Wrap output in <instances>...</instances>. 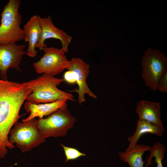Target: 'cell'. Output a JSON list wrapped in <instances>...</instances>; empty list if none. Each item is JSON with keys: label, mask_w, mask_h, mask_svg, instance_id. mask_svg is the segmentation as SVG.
Listing matches in <instances>:
<instances>
[{"label": "cell", "mask_w": 167, "mask_h": 167, "mask_svg": "<svg viewBox=\"0 0 167 167\" xmlns=\"http://www.w3.org/2000/svg\"><path fill=\"white\" fill-rule=\"evenodd\" d=\"M32 92L22 83L0 79V161L15 146L9 142L8 135L15 123L25 113L19 114L27 96Z\"/></svg>", "instance_id": "1"}, {"label": "cell", "mask_w": 167, "mask_h": 167, "mask_svg": "<svg viewBox=\"0 0 167 167\" xmlns=\"http://www.w3.org/2000/svg\"><path fill=\"white\" fill-rule=\"evenodd\" d=\"M64 81L63 79L44 74L35 79L24 82L32 91L25 100L35 104L51 103L61 99L76 102L72 94L57 88Z\"/></svg>", "instance_id": "2"}, {"label": "cell", "mask_w": 167, "mask_h": 167, "mask_svg": "<svg viewBox=\"0 0 167 167\" xmlns=\"http://www.w3.org/2000/svg\"><path fill=\"white\" fill-rule=\"evenodd\" d=\"M20 0H10L1 14L0 44L16 43L24 40V32L20 27L22 16L19 12Z\"/></svg>", "instance_id": "3"}, {"label": "cell", "mask_w": 167, "mask_h": 167, "mask_svg": "<svg viewBox=\"0 0 167 167\" xmlns=\"http://www.w3.org/2000/svg\"><path fill=\"white\" fill-rule=\"evenodd\" d=\"M141 77L146 87L151 90H157L158 81L167 71V58L159 50L148 48L141 62Z\"/></svg>", "instance_id": "4"}, {"label": "cell", "mask_w": 167, "mask_h": 167, "mask_svg": "<svg viewBox=\"0 0 167 167\" xmlns=\"http://www.w3.org/2000/svg\"><path fill=\"white\" fill-rule=\"evenodd\" d=\"M76 121L67 108V106L59 109L46 118L37 120V127L45 139L49 137H63L68 130L73 128Z\"/></svg>", "instance_id": "5"}, {"label": "cell", "mask_w": 167, "mask_h": 167, "mask_svg": "<svg viewBox=\"0 0 167 167\" xmlns=\"http://www.w3.org/2000/svg\"><path fill=\"white\" fill-rule=\"evenodd\" d=\"M9 134V142L15 143L23 153L30 151L45 141L37 127V120L34 118L23 123L18 121L14 125Z\"/></svg>", "instance_id": "6"}, {"label": "cell", "mask_w": 167, "mask_h": 167, "mask_svg": "<svg viewBox=\"0 0 167 167\" xmlns=\"http://www.w3.org/2000/svg\"><path fill=\"white\" fill-rule=\"evenodd\" d=\"M70 61V64L66 69L67 71L64 73L63 79L64 81L69 84L76 83L78 88L69 92L78 93L80 105L86 101L84 96L85 94L96 99V96L90 89L86 82L89 73V65L79 58L74 57Z\"/></svg>", "instance_id": "7"}, {"label": "cell", "mask_w": 167, "mask_h": 167, "mask_svg": "<svg viewBox=\"0 0 167 167\" xmlns=\"http://www.w3.org/2000/svg\"><path fill=\"white\" fill-rule=\"evenodd\" d=\"M44 54L38 61L34 63L33 67L38 74H45L53 76L58 75L66 69L71 63L63 49L46 46Z\"/></svg>", "instance_id": "8"}, {"label": "cell", "mask_w": 167, "mask_h": 167, "mask_svg": "<svg viewBox=\"0 0 167 167\" xmlns=\"http://www.w3.org/2000/svg\"><path fill=\"white\" fill-rule=\"evenodd\" d=\"M24 44L16 43L0 44V76L2 79L6 80L7 71L10 68H15L21 71L19 65L22 57L26 54Z\"/></svg>", "instance_id": "9"}, {"label": "cell", "mask_w": 167, "mask_h": 167, "mask_svg": "<svg viewBox=\"0 0 167 167\" xmlns=\"http://www.w3.org/2000/svg\"><path fill=\"white\" fill-rule=\"evenodd\" d=\"M39 21L42 28L40 39L36 44V48L43 50L47 46L45 41L47 39L54 38L59 40L61 42L62 48L67 53L72 37L62 29H60L53 23L51 16L42 18L39 16Z\"/></svg>", "instance_id": "10"}, {"label": "cell", "mask_w": 167, "mask_h": 167, "mask_svg": "<svg viewBox=\"0 0 167 167\" xmlns=\"http://www.w3.org/2000/svg\"><path fill=\"white\" fill-rule=\"evenodd\" d=\"M161 104L159 102L141 100L136 104L135 111L139 119L148 122L162 129H164L161 119Z\"/></svg>", "instance_id": "11"}, {"label": "cell", "mask_w": 167, "mask_h": 167, "mask_svg": "<svg viewBox=\"0 0 167 167\" xmlns=\"http://www.w3.org/2000/svg\"><path fill=\"white\" fill-rule=\"evenodd\" d=\"M39 15L32 16L24 26V40L28 43L26 54L29 57L33 58L36 56L37 52L36 46L39 41L41 34L42 28L39 21Z\"/></svg>", "instance_id": "12"}, {"label": "cell", "mask_w": 167, "mask_h": 167, "mask_svg": "<svg viewBox=\"0 0 167 167\" xmlns=\"http://www.w3.org/2000/svg\"><path fill=\"white\" fill-rule=\"evenodd\" d=\"M67 101L65 99H61L53 102L39 104L27 101L24 105V108L30 114L26 118L23 119L22 121L26 122L36 117L43 118L44 116L49 115L58 109L67 106Z\"/></svg>", "instance_id": "13"}, {"label": "cell", "mask_w": 167, "mask_h": 167, "mask_svg": "<svg viewBox=\"0 0 167 167\" xmlns=\"http://www.w3.org/2000/svg\"><path fill=\"white\" fill-rule=\"evenodd\" d=\"M164 131V129H161L148 122L139 119L135 133L132 136L128 137L129 144L125 151H128L136 146L139 139L143 135L150 133L161 136Z\"/></svg>", "instance_id": "14"}, {"label": "cell", "mask_w": 167, "mask_h": 167, "mask_svg": "<svg viewBox=\"0 0 167 167\" xmlns=\"http://www.w3.org/2000/svg\"><path fill=\"white\" fill-rule=\"evenodd\" d=\"M151 147L149 145L138 144L128 151L119 152V156L122 161L128 163L130 167H143L142 156Z\"/></svg>", "instance_id": "15"}, {"label": "cell", "mask_w": 167, "mask_h": 167, "mask_svg": "<svg viewBox=\"0 0 167 167\" xmlns=\"http://www.w3.org/2000/svg\"><path fill=\"white\" fill-rule=\"evenodd\" d=\"M150 155L147 160V163L145 167H148L152 164L151 160L152 158H155V161L157 164L156 167H163L162 161L165 157L166 148L165 145L158 141L156 142L151 147L149 150Z\"/></svg>", "instance_id": "16"}, {"label": "cell", "mask_w": 167, "mask_h": 167, "mask_svg": "<svg viewBox=\"0 0 167 167\" xmlns=\"http://www.w3.org/2000/svg\"><path fill=\"white\" fill-rule=\"evenodd\" d=\"M61 145L64 151L66 156V162L75 160L81 156H86V154L75 148L66 147L62 144Z\"/></svg>", "instance_id": "17"}, {"label": "cell", "mask_w": 167, "mask_h": 167, "mask_svg": "<svg viewBox=\"0 0 167 167\" xmlns=\"http://www.w3.org/2000/svg\"><path fill=\"white\" fill-rule=\"evenodd\" d=\"M157 90L165 93L167 92V71L159 79L157 85Z\"/></svg>", "instance_id": "18"}]
</instances>
